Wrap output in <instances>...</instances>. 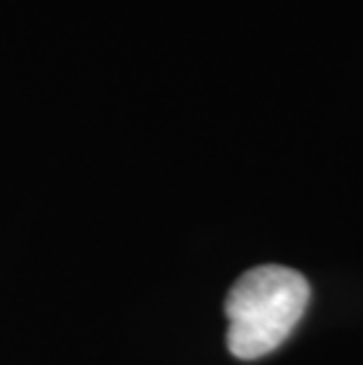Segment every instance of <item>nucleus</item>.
I'll return each instance as SVG.
<instances>
[{
    "mask_svg": "<svg viewBox=\"0 0 363 365\" xmlns=\"http://www.w3.org/2000/svg\"><path fill=\"white\" fill-rule=\"evenodd\" d=\"M309 283L295 269L265 264L231 285L227 294L229 351L241 361H255L279 349L309 304Z\"/></svg>",
    "mask_w": 363,
    "mask_h": 365,
    "instance_id": "nucleus-1",
    "label": "nucleus"
}]
</instances>
